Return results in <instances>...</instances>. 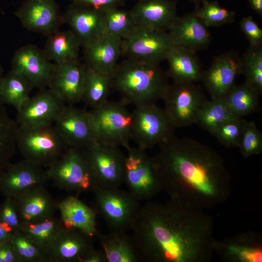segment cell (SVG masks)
<instances>
[{"mask_svg": "<svg viewBox=\"0 0 262 262\" xmlns=\"http://www.w3.org/2000/svg\"><path fill=\"white\" fill-rule=\"evenodd\" d=\"M161 99L163 109L176 128L196 124L200 110L208 100L195 83L174 82L168 84Z\"/></svg>", "mask_w": 262, "mask_h": 262, "instance_id": "cell-8", "label": "cell"}, {"mask_svg": "<svg viewBox=\"0 0 262 262\" xmlns=\"http://www.w3.org/2000/svg\"><path fill=\"white\" fill-rule=\"evenodd\" d=\"M241 60L242 73L246 84L262 93V46H250Z\"/></svg>", "mask_w": 262, "mask_h": 262, "instance_id": "cell-37", "label": "cell"}, {"mask_svg": "<svg viewBox=\"0 0 262 262\" xmlns=\"http://www.w3.org/2000/svg\"><path fill=\"white\" fill-rule=\"evenodd\" d=\"M208 28L193 12L178 16L168 32L175 46L196 53L210 43Z\"/></svg>", "mask_w": 262, "mask_h": 262, "instance_id": "cell-25", "label": "cell"}, {"mask_svg": "<svg viewBox=\"0 0 262 262\" xmlns=\"http://www.w3.org/2000/svg\"><path fill=\"white\" fill-rule=\"evenodd\" d=\"M93 248L91 238L64 227L46 253L48 262H82Z\"/></svg>", "mask_w": 262, "mask_h": 262, "instance_id": "cell-26", "label": "cell"}, {"mask_svg": "<svg viewBox=\"0 0 262 262\" xmlns=\"http://www.w3.org/2000/svg\"><path fill=\"white\" fill-rule=\"evenodd\" d=\"M15 14L28 31L47 35L58 30L63 23L55 0H26Z\"/></svg>", "mask_w": 262, "mask_h": 262, "instance_id": "cell-16", "label": "cell"}, {"mask_svg": "<svg viewBox=\"0 0 262 262\" xmlns=\"http://www.w3.org/2000/svg\"><path fill=\"white\" fill-rule=\"evenodd\" d=\"M72 3L103 11L107 9L123 5L125 0H71Z\"/></svg>", "mask_w": 262, "mask_h": 262, "instance_id": "cell-45", "label": "cell"}, {"mask_svg": "<svg viewBox=\"0 0 262 262\" xmlns=\"http://www.w3.org/2000/svg\"><path fill=\"white\" fill-rule=\"evenodd\" d=\"M165 60L168 64L166 74L174 82L196 83L201 81L203 71L195 52L174 46Z\"/></svg>", "mask_w": 262, "mask_h": 262, "instance_id": "cell-28", "label": "cell"}, {"mask_svg": "<svg viewBox=\"0 0 262 262\" xmlns=\"http://www.w3.org/2000/svg\"><path fill=\"white\" fill-rule=\"evenodd\" d=\"M126 149L124 183L137 200L149 201L162 191L153 158L138 147Z\"/></svg>", "mask_w": 262, "mask_h": 262, "instance_id": "cell-7", "label": "cell"}, {"mask_svg": "<svg viewBox=\"0 0 262 262\" xmlns=\"http://www.w3.org/2000/svg\"><path fill=\"white\" fill-rule=\"evenodd\" d=\"M57 207L65 228L77 229L90 238L99 233L96 211L77 197L69 196L57 203Z\"/></svg>", "mask_w": 262, "mask_h": 262, "instance_id": "cell-27", "label": "cell"}, {"mask_svg": "<svg viewBox=\"0 0 262 262\" xmlns=\"http://www.w3.org/2000/svg\"><path fill=\"white\" fill-rule=\"evenodd\" d=\"M132 114L131 140L145 150L159 146L174 135L176 129L163 109L155 103L135 105Z\"/></svg>", "mask_w": 262, "mask_h": 262, "instance_id": "cell-10", "label": "cell"}, {"mask_svg": "<svg viewBox=\"0 0 262 262\" xmlns=\"http://www.w3.org/2000/svg\"><path fill=\"white\" fill-rule=\"evenodd\" d=\"M174 46L168 32L135 25L122 40V54L127 58L159 64L165 60Z\"/></svg>", "mask_w": 262, "mask_h": 262, "instance_id": "cell-12", "label": "cell"}, {"mask_svg": "<svg viewBox=\"0 0 262 262\" xmlns=\"http://www.w3.org/2000/svg\"><path fill=\"white\" fill-rule=\"evenodd\" d=\"M97 237L106 262H141L132 238L126 231H109Z\"/></svg>", "mask_w": 262, "mask_h": 262, "instance_id": "cell-29", "label": "cell"}, {"mask_svg": "<svg viewBox=\"0 0 262 262\" xmlns=\"http://www.w3.org/2000/svg\"><path fill=\"white\" fill-rule=\"evenodd\" d=\"M260 95L255 89L244 83L234 85L223 99L232 114L242 117L260 109Z\"/></svg>", "mask_w": 262, "mask_h": 262, "instance_id": "cell-32", "label": "cell"}, {"mask_svg": "<svg viewBox=\"0 0 262 262\" xmlns=\"http://www.w3.org/2000/svg\"><path fill=\"white\" fill-rule=\"evenodd\" d=\"M213 252L226 262H262V237L252 231L215 240Z\"/></svg>", "mask_w": 262, "mask_h": 262, "instance_id": "cell-20", "label": "cell"}, {"mask_svg": "<svg viewBox=\"0 0 262 262\" xmlns=\"http://www.w3.org/2000/svg\"><path fill=\"white\" fill-rule=\"evenodd\" d=\"M54 64L43 50L33 45H26L16 50L12 60V69L25 77L33 87L48 88Z\"/></svg>", "mask_w": 262, "mask_h": 262, "instance_id": "cell-17", "label": "cell"}, {"mask_svg": "<svg viewBox=\"0 0 262 262\" xmlns=\"http://www.w3.org/2000/svg\"><path fill=\"white\" fill-rule=\"evenodd\" d=\"M83 149L96 185L120 188L124 183L125 156L119 147L95 141Z\"/></svg>", "mask_w": 262, "mask_h": 262, "instance_id": "cell-11", "label": "cell"}, {"mask_svg": "<svg viewBox=\"0 0 262 262\" xmlns=\"http://www.w3.org/2000/svg\"><path fill=\"white\" fill-rule=\"evenodd\" d=\"M238 147L244 157L262 152V133L254 121H246Z\"/></svg>", "mask_w": 262, "mask_h": 262, "instance_id": "cell-42", "label": "cell"}, {"mask_svg": "<svg viewBox=\"0 0 262 262\" xmlns=\"http://www.w3.org/2000/svg\"><path fill=\"white\" fill-rule=\"evenodd\" d=\"M94 194L96 211L111 231H127L140 207V201L129 192L96 185Z\"/></svg>", "mask_w": 262, "mask_h": 262, "instance_id": "cell-9", "label": "cell"}, {"mask_svg": "<svg viewBox=\"0 0 262 262\" xmlns=\"http://www.w3.org/2000/svg\"><path fill=\"white\" fill-rule=\"evenodd\" d=\"M122 40L120 38L103 34L82 47L84 64L88 67L112 77L122 55Z\"/></svg>", "mask_w": 262, "mask_h": 262, "instance_id": "cell-24", "label": "cell"}, {"mask_svg": "<svg viewBox=\"0 0 262 262\" xmlns=\"http://www.w3.org/2000/svg\"><path fill=\"white\" fill-rule=\"evenodd\" d=\"M66 105L49 88L41 89L17 111L16 121L18 126L53 124Z\"/></svg>", "mask_w": 262, "mask_h": 262, "instance_id": "cell-19", "label": "cell"}, {"mask_svg": "<svg viewBox=\"0 0 262 262\" xmlns=\"http://www.w3.org/2000/svg\"><path fill=\"white\" fill-rule=\"evenodd\" d=\"M82 262H106L104 252L102 250L93 248L82 260Z\"/></svg>", "mask_w": 262, "mask_h": 262, "instance_id": "cell-47", "label": "cell"}, {"mask_svg": "<svg viewBox=\"0 0 262 262\" xmlns=\"http://www.w3.org/2000/svg\"><path fill=\"white\" fill-rule=\"evenodd\" d=\"M18 125L0 103V175L11 164L17 150L16 134Z\"/></svg>", "mask_w": 262, "mask_h": 262, "instance_id": "cell-35", "label": "cell"}, {"mask_svg": "<svg viewBox=\"0 0 262 262\" xmlns=\"http://www.w3.org/2000/svg\"><path fill=\"white\" fill-rule=\"evenodd\" d=\"M122 100H108L88 111L96 141L125 148L131 140L132 114Z\"/></svg>", "mask_w": 262, "mask_h": 262, "instance_id": "cell-5", "label": "cell"}, {"mask_svg": "<svg viewBox=\"0 0 262 262\" xmlns=\"http://www.w3.org/2000/svg\"><path fill=\"white\" fill-rule=\"evenodd\" d=\"M16 145L23 159L47 168L67 148L53 124L18 125Z\"/></svg>", "mask_w": 262, "mask_h": 262, "instance_id": "cell-4", "label": "cell"}, {"mask_svg": "<svg viewBox=\"0 0 262 262\" xmlns=\"http://www.w3.org/2000/svg\"><path fill=\"white\" fill-rule=\"evenodd\" d=\"M11 241L20 262H48L46 252L20 230L14 232Z\"/></svg>", "mask_w": 262, "mask_h": 262, "instance_id": "cell-40", "label": "cell"}, {"mask_svg": "<svg viewBox=\"0 0 262 262\" xmlns=\"http://www.w3.org/2000/svg\"><path fill=\"white\" fill-rule=\"evenodd\" d=\"M0 262H20L11 241L0 244Z\"/></svg>", "mask_w": 262, "mask_h": 262, "instance_id": "cell-46", "label": "cell"}, {"mask_svg": "<svg viewBox=\"0 0 262 262\" xmlns=\"http://www.w3.org/2000/svg\"><path fill=\"white\" fill-rule=\"evenodd\" d=\"M235 116L223 98L212 99L208 100L200 110L196 124L212 134L225 122Z\"/></svg>", "mask_w": 262, "mask_h": 262, "instance_id": "cell-36", "label": "cell"}, {"mask_svg": "<svg viewBox=\"0 0 262 262\" xmlns=\"http://www.w3.org/2000/svg\"><path fill=\"white\" fill-rule=\"evenodd\" d=\"M33 88L22 75L11 70L4 76L0 86V103L14 107L19 111L29 98Z\"/></svg>", "mask_w": 262, "mask_h": 262, "instance_id": "cell-31", "label": "cell"}, {"mask_svg": "<svg viewBox=\"0 0 262 262\" xmlns=\"http://www.w3.org/2000/svg\"><path fill=\"white\" fill-rule=\"evenodd\" d=\"M21 225L37 223L54 215L57 203L45 188L29 189L13 198Z\"/></svg>", "mask_w": 262, "mask_h": 262, "instance_id": "cell-22", "label": "cell"}, {"mask_svg": "<svg viewBox=\"0 0 262 262\" xmlns=\"http://www.w3.org/2000/svg\"><path fill=\"white\" fill-rule=\"evenodd\" d=\"M251 8L260 16L262 15V0H248Z\"/></svg>", "mask_w": 262, "mask_h": 262, "instance_id": "cell-49", "label": "cell"}, {"mask_svg": "<svg viewBox=\"0 0 262 262\" xmlns=\"http://www.w3.org/2000/svg\"><path fill=\"white\" fill-rule=\"evenodd\" d=\"M63 228L61 220L53 215L37 223L21 225L20 230L46 253Z\"/></svg>", "mask_w": 262, "mask_h": 262, "instance_id": "cell-34", "label": "cell"}, {"mask_svg": "<svg viewBox=\"0 0 262 262\" xmlns=\"http://www.w3.org/2000/svg\"><path fill=\"white\" fill-rule=\"evenodd\" d=\"M130 229L141 261L207 262L214 253L212 218L179 201H147L140 207Z\"/></svg>", "mask_w": 262, "mask_h": 262, "instance_id": "cell-1", "label": "cell"}, {"mask_svg": "<svg viewBox=\"0 0 262 262\" xmlns=\"http://www.w3.org/2000/svg\"><path fill=\"white\" fill-rule=\"evenodd\" d=\"M66 147L84 148L96 141L87 111L66 105L53 123Z\"/></svg>", "mask_w": 262, "mask_h": 262, "instance_id": "cell-14", "label": "cell"}, {"mask_svg": "<svg viewBox=\"0 0 262 262\" xmlns=\"http://www.w3.org/2000/svg\"><path fill=\"white\" fill-rule=\"evenodd\" d=\"M13 233L9 227L0 222V244L11 241Z\"/></svg>", "mask_w": 262, "mask_h": 262, "instance_id": "cell-48", "label": "cell"}, {"mask_svg": "<svg viewBox=\"0 0 262 262\" xmlns=\"http://www.w3.org/2000/svg\"><path fill=\"white\" fill-rule=\"evenodd\" d=\"M167 77L158 64L126 58L114 71L112 88L126 105L155 103L168 84Z\"/></svg>", "mask_w": 262, "mask_h": 262, "instance_id": "cell-3", "label": "cell"}, {"mask_svg": "<svg viewBox=\"0 0 262 262\" xmlns=\"http://www.w3.org/2000/svg\"><path fill=\"white\" fill-rule=\"evenodd\" d=\"M191 1L196 4H199L202 3L203 1L207 0H189Z\"/></svg>", "mask_w": 262, "mask_h": 262, "instance_id": "cell-51", "label": "cell"}, {"mask_svg": "<svg viewBox=\"0 0 262 262\" xmlns=\"http://www.w3.org/2000/svg\"><path fill=\"white\" fill-rule=\"evenodd\" d=\"M5 198L0 205V222L9 227L14 232L19 231L21 223L13 198Z\"/></svg>", "mask_w": 262, "mask_h": 262, "instance_id": "cell-43", "label": "cell"}, {"mask_svg": "<svg viewBox=\"0 0 262 262\" xmlns=\"http://www.w3.org/2000/svg\"><path fill=\"white\" fill-rule=\"evenodd\" d=\"M104 34L125 38L135 26L130 11L114 7L103 11Z\"/></svg>", "mask_w": 262, "mask_h": 262, "instance_id": "cell-38", "label": "cell"}, {"mask_svg": "<svg viewBox=\"0 0 262 262\" xmlns=\"http://www.w3.org/2000/svg\"><path fill=\"white\" fill-rule=\"evenodd\" d=\"M246 121L243 117H234L221 125L212 134L226 147H238Z\"/></svg>", "mask_w": 262, "mask_h": 262, "instance_id": "cell-41", "label": "cell"}, {"mask_svg": "<svg viewBox=\"0 0 262 262\" xmlns=\"http://www.w3.org/2000/svg\"><path fill=\"white\" fill-rule=\"evenodd\" d=\"M49 181L46 169L23 159L11 163L0 175V193L13 198L29 189L45 186Z\"/></svg>", "mask_w": 262, "mask_h": 262, "instance_id": "cell-18", "label": "cell"}, {"mask_svg": "<svg viewBox=\"0 0 262 262\" xmlns=\"http://www.w3.org/2000/svg\"><path fill=\"white\" fill-rule=\"evenodd\" d=\"M240 28L250 43V46H259L262 44V30L253 18L248 16L242 18Z\"/></svg>", "mask_w": 262, "mask_h": 262, "instance_id": "cell-44", "label": "cell"}, {"mask_svg": "<svg viewBox=\"0 0 262 262\" xmlns=\"http://www.w3.org/2000/svg\"><path fill=\"white\" fill-rule=\"evenodd\" d=\"M242 73L241 60L233 51L215 57L210 67L203 71L201 80L212 99L223 98L235 85Z\"/></svg>", "mask_w": 262, "mask_h": 262, "instance_id": "cell-13", "label": "cell"}, {"mask_svg": "<svg viewBox=\"0 0 262 262\" xmlns=\"http://www.w3.org/2000/svg\"><path fill=\"white\" fill-rule=\"evenodd\" d=\"M3 78H4L3 70V68L1 66L0 64V86L2 82Z\"/></svg>", "mask_w": 262, "mask_h": 262, "instance_id": "cell-50", "label": "cell"}, {"mask_svg": "<svg viewBox=\"0 0 262 262\" xmlns=\"http://www.w3.org/2000/svg\"><path fill=\"white\" fill-rule=\"evenodd\" d=\"M111 88V76L86 66L82 98L86 105L93 109L103 104Z\"/></svg>", "mask_w": 262, "mask_h": 262, "instance_id": "cell-33", "label": "cell"}, {"mask_svg": "<svg viewBox=\"0 0 262 262\" xmlns=\"http://www.w3.org/2000/svg\"><path fill=\"white\" fill-rule=\"evenodd\" d=\"M46 173L49 181L68 192H93L97 185L83 148L67 147Z\"/></svg>", "mask_w": 262, "mask_h": 262, "instance_id": "cell-6", "label": "cell"}, {"mask_svg": "<svg viewBox=\"0 0 262 262\" xmlns=\"http://www.w3.org/2000/svg\"><path fill=\"white\" fill-rule=\"evenodd\" d=\"M130 11L135 25L159 32H168L178 16L172 0H139Z\"/></svg>", "mask_w": 262, "mask_h": 262, "instance_id": "cell-23", "label": "cell"}, {"mask_svg": "<svg viewBox=\"0 0 262 262\" xmlns=\"http://www.w3.org/2000/svg\"><path fill=\"white\" fill-rule=\"evenodd\" d=\"M82 47L104 34L103 11L72 3L62 16Z\"/></svg>", "mask_w": 262, "mask_h": 262, "instance_id": "cell-21", "label": "cell"}, {"mask_svg": "<svg viewBox=\"0 0 262 262\" xmlns=\"http://www.w3.org/2000/svg\"><path fill=\"white\" fill-rule=\"evenodd\" d=\"M194 12L207 27H217L232 23L236 13L221 6L216 1L207 0Z\"/></svg>", "mask_w": 262, "mask_h": 262, "instance_id": "cell-39", "label": "cell"}, {"mask_svg": "<svg viewBox=\"0 0 262 262\" xmlns=\"http://www.w3.org/2000/svg\"><path fill=\"white\" fill-rule=\"evenodd\" d=\"M153 157L162 191L170 199L204 210L228 198L230 178L220 155L210 147L175 135Z\"/></svg>", "mask_w": 262, "mask_h": 262, "instance_id": "cell-2", "label": "cell"}, {"mask_svg": "<svg viewBox=\"0 0 262 262\" xmlns=\"http://www.w3.org/2000/svg\"><path fill=\"white\" fill-rule=\"evenodd\" d=\"M81 44L70 30H57L48 35L43 50L46 56L53 63H61L78 59Z\"/></svg>", "mask_w": 262, "mask_h": 262, "instance_id": "cell-30", "label": "cell"}, {"mask_svg": "<svg viewBox=\"0 0 262 262\" xmlns=\"http://www.w3.org/2000/svg\"><path fill=\"white\" fill-rule=\"evenodd\" d=\"M139 1L147 0H139Z\"/></svg>", "mask_w": 262, "mask_h": 262, "instance_id": "cell-52", "label": "cell"}, {"mask_svg": "<svg viewBox=\"0 0 262 262\" xmlns=\"http://www.w3.org/2000/svg\"><path fill=\"white\" fill-rule=\"evenodd\" d=\"M53 64V71L48 88L66 105H74L82 101L85 65L78 59Z\"/></svg>", "mask_w": 262, "mask_h": 262, "instance_id": "cell-15", "label": "cell"}]
</instances>
